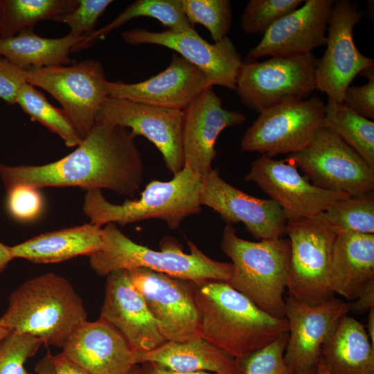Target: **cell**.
<instances>
[{"label":"cell","instance_id":"cell-13","mask_svg":"<svg viewBox=\"0 0 374 374\" xmlns=\"http://www.w3.org/2000/svg\"><path fill=\"white\" fill-rule=\"evenodd\" d=\"M127 271L166 341L201 338L193 282L144 268Z\"/></svg>","mask_w":374,"mask_h":374},{"label":"cell","instance_id":"cell-39","mask_svg":"<svg viewBox=\"0 0 374 374\" xmlns=\"http://www.w3.org/2000/svg\"><path fill=\"white\" fill-rule=\"evenodd\" d=\"M6 190V207L13 218L26 222L35 219L41 214L43 199L38 189L26 185H17Z\"/></svg>","mask_w":374,"mask_h":374},{"label":"cell","instance_id":"cell-47","mask_svg":"<svg viewBox=\"0 0 374 374\" xmlns=\"http://www.w3.org/2000/svg\"><path fill=\"white\" fill-rule=\"evenodd\" d=\"M368 312L366 330L372 345L374 346V307L371 308Z\"/></svg>","mask_w":374,"mask_h":374},{"label":"cell","instance_id":"cell-31","mask_svg":"<svg viewBox=\"0 0 374 374\" xmlns=\"http://www.w3.org/2000/svg\"><path fill=\"white\" fill-rule=\"evenodd\" d=\"M78 0H3V19L0 38L33 28L40 21L55 20L71 12Z\"/></svg>","mask_w":374,"mask_h":374},{"label":"cell","instance_id":"cell-45","mask_svg":"<svg viewBox=\"0 0 374 374\" xmlns=\"http://www.w3.org/2000/svg\"><path fill=\"white\" fill-rule=\"evenodd\" d=\"M35 370L37 374H56L53 355L48 351L35 364Z\"/></svg>","mask_w":374,"mask_h":374},{"label":"cell","instance_id":"cell-42","mask_svg":"<svg viewBox=\"0 0 374 374\" xmlns=\"http://www.w3.org/2000/svg\"><path fill=\"white\" fill-rule=\"evenodd\" d=\"M374 307V280L369 282L360 292L354 302L350 303V312L363 314Z\"/></svg>","mask_w":374,"mask_h":374},{"label":"cell","instance_id":"cell-12","mask_svg":"<svg viewBox=\"0 0 374 374\" xmlns=\"http://www.w3.org/2000/svg\"><path fill=\"white\" fill-rule=\"evenodd\" d=\"M363 16L358 4L350 0L334 1L323 56L315 69L316 90L328 100L342 103L346 89L358 75L374 67V60L357 49L353 30Z\"/></svg>","mask_w":374,"mask_h":374},{"label":"cell","instance_id":"cell-41","mask_svg":"<svg viewBox=\"0 0 374 374\" xmlns=\"http://www.w3.org/2000/svg\"><path fill=\"white\" fill-rule=\"evenodd\" d=\"M26 82L25 69L0 57V98L9 105L16 104V96Z\"/></svg>","mask_w":374,"mask_h":374},{"label":"cell","instance_id":"cell-11","mask_svg":"<svg viewBox=\"0 0 374 374\" xmlns=\"http://www.w3.org/2000/svg\"><path fill=\"white\" fill-rule=\"evenodd\" d=\"M325 105L312 96L260 112L242 138V149L272 158L301 150L320 127Z\"/></svg>","mask_w":374,"mask_h":374},{"label":"cell","instance_id":"cell-1","mask_svg":"<svg viewBox=\"0 0 374 374\" xmlns=\"http://www.w3.org/2000/svg\"><path fill=\"white\" fill-rule=\"evenodd\" d=\"M128 128L96 123L75 150L52 163L10 166L0 163V178L6 188L26 185L79 187L86 190L108 189L134 197L144 177V166Z\"/></svg>","mask_w":374,"mask_h":374},{"label":"cell","instance_id":"cell-14","mask_svg":"<svg viewBox=\"0 0 374 374\" xmlns=\"http://www.w3.org/2000/svg\"><path fill=\"white\" fill-rule=\"evenodd\" d=\"M183 111L107 97L96 117V123L128 128L143 136L162 154L173 175L184 167L182 148Z\"/></svg>","mask_w":374,"mask_h":374},{"label":"cell","instance_id":"cell-25","mask_svg":"<svg viewBox=\"0 0 374 374\" xmlns=\"http://www.w3.org/2000/svg\"><path fill=\"white\" fill-rule=\"evenodd\" d=\"M374 280V234L339 233L336 237L328 276L332 293L354 301Z\"/></svg>","mask_w":374,"mask_h":374},{"label":"cell","instance_id":"cell-37","mask_svg":"<svg viewBox=\"0 0 374 374\" xmlns=\"http://www.w3.org/2000/svg\"><path fill=\"white\" fill-rule=\"evenodd\" d=\"M288 332L250 356L240 360L242 374H294L284 359Z\"/></svg>","mask_w":374,"mask_h":374},{"label":"cell","instance_id":"cell-50","mask_svg":"<svg viewBox=\"0 0 374 374\" xmlns=\"http://www.w3.org/2000/svg\"><path fill=\"white\" fill-rule=\"evenodd\" d=\"M3 19V0H0V29Z\"/></svg>","mask_w":374,"mask_h":374},{"label":"cell","instance_id":"cell-32","mask_svg":"<svg viewBox=\"0 0 374 374\" xmlns=\"http://www.w3.org/2000/svg\"><path fill=\"white\" fill-rule=\"evenodd\" d=\"M16 103L32 121L39 123L58 135L67 147H76L82 141V137L64 110L51 105L34 86L27 82L24 84L17 92Z\"/></svg>","mask_w":374,"mask_h":374},{"label":"cell","instance_id":"cell-24","mask_svg":"<svg viewBox=\"0 0 374 374\" xmlns=\"http://www.w3.org/2000/svg\"><path fill=\"white\" fill-rule=\"evenodd\" d=\"M133 359L136 365L152 363L177 373H242L240 360L202 338L186 341H169L150 351H133Z\"/></svg>","mask_w":374,"mask_h":374},{"label":"cell","instance_id":"cell-29","mask_svg":"<svg viewBox=\"0 0 374 374\" xmlns=\"http://www.w3.org/2000/svg\"><path fill=\"white\" fill-rule=\"evenodd\" d=\"M145 17L159 21L168 30L180 33L191 31L194 28L185 16L181 0H136L125 8L110 23L77 44L72 52L91 46L97 39H103L113 30L137 17Z\"/></svg>","mask_w":374,"mask_h":374},{"label":"cell","instance_id":"cell-17","mask_svg":"<svg viewBox=\"0 0 374 374\" xmlns=\"http://www.w3.org/2000/svg\"><path fill=\"white\" fill-rule=\"evenodd\" d=\"M349 312L350 303L335 297L316 305L285 299L288 339L284 359L294 374L317 365L323 344Z\"/></svg>","mask_w":374,"mask_h":374},{"label":"cell","instance_id":"cell-34","mask_svg":"<svg viewBox=\"0 0 374 374\" xmlns=\"http://www.w3.org/2000/svg\"><path fill=\"white\" fill-rule=\"evenodd\" d=\"M183 12L190 25L204 26L214 42L227 37L232 24L229 0H181Z\"/></svg>","mask_w":374,"mask_h":374},{"label":"cell","instance_id":"cell-27","mask_svg":"<svg viewBox=\"0 0 374 374\" xmlns=\"http://www.w3.org/2000/svg\"><path fill=\"white\" fill-rule=\"evenodd\" d=\"M321 358L330 374H374V346L366 328L348 314L323 344Z\"/></svg>","mask_w":374,"mask_h":374},{"label":"cell","instance_id":"cell-6","mask_svg":"<svg viewBox=\"0 0 374 374\" xmlns=\"http://www.w3.org/2000/svg\"><path fill=\"white\" fill-rule=\"evenodd\" d=\"M220 248L232 261L229 285L269 314L284 318L290 240L280 238L249 241L240 238L232 224H226Z\"/></svg>","mask_w":374,"mask_h":374},{"label":"cell","instance_id":"cell-9","mask_svg":"<svg viewBox=\"0 0 374 374\" xmlns=\"http://www.w3.org/2000/svg\"><path fill=\"white\" fill-rule=\"evenodd\" d=\"M287 159L320 188L350 196L373 192L374 169L328 128L319 127L308 144Z\"/></svg>","mask_w":374,"mask_h":374},{"label":"cell","instance_id":"cell-35","mask_svg":"<svg viewBox=\"0 0 374 374\" xmlns=\"http://www.w3.org/2000/svg\"><path fill=\"white\" fill-rule=\"evenodd\" d=\"M303 2L304 0H250L242 13L240 27L247 34H264Z\"/></svg>","mask_w":374,"mask_h":374},{"label":"cell","instance_id":"cell-22","mask_svg":"<svg viewBox=\"0 0 374 374\" xmlns=\"http://www.w3.org/2000/svg\"><path fill=\"white\" fill-rule=\"evenodd\" d=\"M100 318L112 325L133 351H150L166 341L127 270H116L107 276Z\"/></svg>","mask_w":374,"mask_h":374},{"label":"cell","instance_id":"cell-19","mask_svg":"<svg viewBox=\"0 0 374 374\" xmlns=\"http://www.w3.org/2000/svg\"><path fill=\"white\" fill-rule=\"evenodd\" d=\"M182 111L184 166L202 178L212 169L220 134L225 128L242 124L246 117L240 112L224 109L212 87L205 89Z\"/></svg>","mask_w":374,"mask_h":374},{"label":"cell","instance_id":"cell-2","mask_svg":"<svg viewBox=\"0 0 374 374\" xmlns=\"http://www.w3.org/2000/svg\"><path fill=\"white\" fill-rule=\"evenodd\" d=\"M201 338L242 360L288 332L285 317H273L227 282L193 283Z\"/></svg>","mask_w":374,"mask_h":374},{"label":"cell","instance_id":"cell-48","mask_svg":"<svg viewBox=\"0 0 374 374\" xmlns=\"http://www.w3.org/2000/svg\"><path fill=\"white\" fill-rule=\"evenodd\" d=\"M317 374H330L326 367L322 359L319 358L316 365Z\"/></svg>","mask_w":374,"mask_h":374},{"label":"cell","instance_id":"cell-44","mask_svg":"<svg viewBox=\"0 0 374 374\" xmlns=\"http://www.w3.org/2000/svg\"><path fill=\"white\" fill-rule=\"evenodd\" d=\"M142 368L139 367L138 374H221L206 371H198L193 373H177L163 368L154 364L144 363ZM242 374V373H241Z\"/></svg>","mask_w":374,"mask_h":374},{"label":"cell","instance_id":"cell-26","mask_svg":"<svg viewBox=\"0 0 374 374\" xmlns=\"http://www.w3.org/2000/svg\"><path fill=\"white\" fill-rule=\"evenodd\" d=\"M102 246V228L91 223L35 236L10 247L13 258L54 263L80 255L90 256Z\"/></svg>","mask_w":374,"mask_h":374},{"label":"cell","instance_id":"cell-36","mask_svg":"<svg viewBox=\"0 0 374 374\" xmlns=\"http://www.w3.org/2000/svg\"><path fill=\"white\" fill-rule=\"evenodd\" d=\"M42 344L33 335L12 331L0 341V374H32L24 364Z\"/></svg>","mask_w":374,"mask_h":374},{"label":"cell","instance_id":"cell-4","mask_svg":"<svg viewBox=\"0 0 374 374\" xmlns=\"http://www.w3.org/2000/svg\"><path fill=\"white\" fill-rule=\"evenodd\" d=\"M87 318L72 285L61 276L46 273L26 281L10 294L0 325L37 337L46 346L62 348Z\"/></svg>","mask_w":374,"mask_h":374},{"label":"cell","instance_id":"cell-46","mask_svg":"<svg viewBox=\"0 0 374 374\" xmlns=\"http://www.w3.org/2000/svg\"><path fill=\"white\" fill-rule=\"evenodd\" d=\"M12 259H13V257L10 252V247L0 242V273Z\"/></svg>","mask_w":374,"mask_h":374},{"label":"cell","instance_id":"cell-28","mask_svg":"<svg viewBox=\"0 0 374 374\" xmlns=\"http://www.w3.org/2000/svg\"><path fill=\"white\" fill-rule=\"evenodd\" d=\"M84 39L71 33L59 38H46L28 28L0 38V57L23 69L68 66L73 62L69 56L71 49Z\"/></svg>","mask_w":374,"mask_h":374},{"label":"cell","instance_id":"cell-33","mask_svg":"<svg viewBox=\"0 0 374 374\" xmlns=\"http://www.w3.org/2000/svg\"><path fill=\"white\" fill-rule=\"evenodd\" d=\"M324 215L337 234L341 232L374 234V193L338 200Z\"/></svg>","mask_w":374,"mask_h":374},{"label":"cell","instance_id":"cell-23","mask_svg":"<svg viewBox=\"0 0 374 374\" xmlns=\"http://www.w3.org/2000/svg\"><path fill=\"white\" fill-rule=\"evenodd\" d=\"M62 350L69 360L90 374H127L136 365L126 339L100 318L80 323Z\"/></svg>","mask_w":374,"mask_h":374},{"label":"cell","instance_id":"cell-3","mask_svg":"<svg viewBox=\"0 0 374 374\" xmlns=\"http://www.w3.org/2000/svg\"><path fill=\"white\" fill-rule=\"evenodd\" d=\"M188 245L189 253L175 239L164 237L160 242L161 251L153 250L132 241L116 224L108 223L102 229L101 248L89 256V264L101 276L119 269L144 268L195 283L229 281L231 263L209 258L191 241H188Z\"/></svg>","mask_w":374,"mask_h":374},{"label":"cell","instance_id":"cell-21","mask_svg":"<svg viewBox=\"0 0 374 374\" xmlns=\"http://www.w3.org/2000/svg\"><path fill=\"white\" fill-rule=\"evenodd\" d=\"M333 3V0H305L300 7L278 20L263 34L245 60L306 54L325 45Z\"/></svg>","mask_w":374,"mask_h":374},{"label":"cell","instance_id":"cell-43","mask_svg":"<svg viewBox=\"0 0 374 374\" xmlns=\"http://www.w3.org/2000/svg\"><path fill=\"white\" fill-rule=\"evenodd\" d=\"M56 374H90L70 360L62 353L53 355Z\"/></svg>","mask_w":374,"mask_h":374},{"label":"cell","instance_id":"cell-30","mask_svg":"<svg viewBox=\"0 0 374 374\" xmlns=\"http://www.w3.org/2000/svg\"><path fill=\"white\" fill-rule=\"evenodd\" d=\"M320 127L335 133L374 169V122L330 100L325 105Z\"/></svg>","mask_w":374,"mask_h":374},{"label":"cell","instance_id":"cell-5","mask_svg":"<svg viewBox=\"0 0 374 374\" xmlns=\"http://www.w3.org/2000/svg\"><path fill=\"white\" fill-rule=\"evenodd\" d=\"M202 177L184 166L172 179L152 180L140 197L127 199L121 204L107 201L101 190H87L82 209L90 223L100 227L108 223L125 226L157 219L175 230L187 217L202 212Z\"/></svg>","mask_w":374,"mask_h":374},{"label":"cell","instance_id":"cell-10","mask_svg":"<svg viewBox=\"0 0 374 374\" xmlns=\"http://www.w3.org/2000/svg\"><path fill=\"white\" fill-rule=\"evenodd\" d=\"M24 69L26 82L55 98L83 139L96 124L97 112L107 97L101 63L87 59L69 66Z\"/></svg>","mask_w":374,"mask_h":374},{"label":"cell","instance_id":"cell-15","mask_svg":"<svg viewBox=\"0 0 374 374\" xmlns=\"http://www.w3.org/2000/svg\"><path fill=\"white\" fill-rule=\"evenodd\" d=\"M244 180L256 183L270 199L276 202L287 222L323 213L337 201L350 196L313 185L287 159L277 160L263 154L251 163Z\"/></svg>","mask_w":374,"mask_h":374},{"label":"cell","instance_id":"cell-49","mask_svg":"<svg viewBox=\"0 0 374 374\" xmlns=\"http://www.w3.org/2000/svg\"><path fill=\"white\" fill-rule=\"evenodd\" d=\"M12 331L0 325V341L7 337Z\"/></svg>","mask_w":374,"mask_h":374},{"label":"cell","instance_id":"cell-8","mask_svg":"<svg viewBox=\"0 0 374 374\" xmlns=\"http://www.w3.org/2000/svg\"><path fill=\"white\" fill-rule=\"evenodd\" d=\"M312 53L274 56L263 62H243L235 91L241 103L257 113L310 98L316 90L318 63Z\"/></svg>","mask_w":374,"mask_h":374},{"label":"cell","instance_id":"cell-52","mask_svg":"<svg viewBox=\"0 0 374 374\" xmlns=\"http://www.w3.org/2000/svg\"><path fill=\"white\" fill-rule=\"evenodd\" d=\"M139 370V366L138 365H135L127 374H138Z\"/></svg>","mask_w":374,"mask_h":374},{"label":"cell","instance_id":"cell-20","mask_svg":"<svg viewBox=\"0 0 374 374\" xmlns=\"http://www.w3.org/2000/svg\"><path fill=\"white\" fill-rule=\"evenodd\" d=\"M208 87L205 73L176 54L167 68L148 79L136 83L107 80L105 84L108 97L181 111Z\"/></svg>","mask_w":374,"mask_h":374},{"label":"cell","instance_id":"cell-7","mask_svg":"<svg viewBox=\"0 0 374 374\" xmlns=\"http://www.w3.org/2000/svg\"><path fill=\"white\" fill-rule=\"evenodd\" d=\"M286 234L290 242L289 297L310 305L335 297L328 276L337 232L327 221L324 212L287 221Z\"/></svg>","mask_w":374,"mask_h":374},{"label":"cell","instance_id":"cell-38","mask_svg":"<svg viewBox=\"0 0 374 374\" xmlns=\"http://www.w3.org/2000/svg\"><path fill=\"white\" fill-rule=\"evenodd\" d=\"M112 3V0H78L74 10L54 21L67 24L73 35L85 38L95 31L98 19Z\"/></svg>","mask_w":374,"mask_h":374},{"label":"cell","instance_id":"cell-18","mask_svg":"<svg viewBox=\"0 0 374 374\" xmlns=\"http://www.w3.org/2000/svg\"><path fill=\"white\" fill-rule=\"evenodd\" d=\"M202 179L201 205L214 210L226 224L242 222L258 240L280 238L286 233L287 218L274 200L258 198L237 189L213 168Z\"/></svg>","mask_w":374,"mask_h":374},{"label":"cell","instance_id":"cell-51","mask_svg":"<svg viewBox=\"0 0 374 374\" xmlns=\"http://www.w3.org/2000/svg\"><path fill=\"white\" fill-rule=\"evenodd\" d=\"M301 374H317V368H316V366L304 371L303 373H302Z\"/></svg>","mask_w":374,"mask_h":374},{"label":"cell","instance_id":"cell-16","mask_svg":"<svg viewBox=\"0 0 374 374\" xmlns=\"http://www.w3.org/2000/svg\"><path fill=\"white\" fill-rule=\"evenodd\" d=\"M123 40L131 45L154 44L172 49L203 71L210 87L214 85L235 91L241 55L227 36L211 44L194 29L191 31L153 32L134 28L121 33Z\"/></svg>","mask_w":374,"mask_h":374},{"label":"cell","instance_id":"cell-40","mask_svg":"<svg viewBox=\"0 0 374 374\" xmlns=\"http://www.w3.org/2000/svg\"><path fill=\"white\" fill-rule=\"evenodd\" d=\"M374 67L365 70L361 75L368 78L362 86H349L345 91L342 103L359 115L374 118Z\"/></svg>","mask_w":374,"mask_h":374}]
</instances>
